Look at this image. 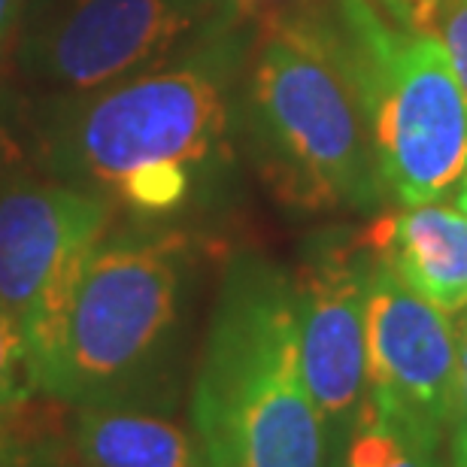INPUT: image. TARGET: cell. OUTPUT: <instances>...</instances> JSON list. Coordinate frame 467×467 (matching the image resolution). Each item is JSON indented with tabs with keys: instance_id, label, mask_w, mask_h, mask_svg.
<instances>
[{
	"instance_id": "6",
	"label": "cell",
	"mask_w": 467,
	"mask_h": 467,
	"mask_svg": "<svg viewBox=\"0 0 467 467\" xmlns=\"http://www.w3.org/2000/svg\"><path fill=\"white\" fill-rule=\"evenodd\" d=\"M116 210L98 192L27 173L0 192V306L22 331L43 395L55 382L82 274Z\"/></svg>"
},
{
	"instance_id": "2",
	"label": "cell",
	"mask_w": 467,
	"mask_h": 467,
	"mask_svg": "<svg viewBox=\"0 0 467 467\" xmlns=\"http://www.w3.org/2000/svg\"><path fill=\"white\" fill-rule=\"evenodd\" d=\"M243 119L252 155L297 210H368L386 198L368 107L328 6L265 18Z\"/></svg>"
},
{
	"instance_id": "12",
	"label": "cell",
	"mask_w": 467,
	"mask_h": 467,
	"mask_svg": "<svg viewBox=\"0 0 467 467\" xmlns=\"http://www.w3.org/2000/svg\"><path fill=\"white\" fill-rule=\"evenodd\" d=\"M441 441L364 400L340 467H441Z\"/></svg>"
},
{
	"instance_id": "9",
	"label": "cell",
	"mask_w": 467,
	"mask_h": 467,
	"mask_svg": "<svg viewBox=\"0 0 467 467\" xmlns=\"http://www.w3.org/2000/svg\"><path fill=\"white\" fill-rule=\"evenodd\" d=\"M368 400L434 441L459 425L455 322L410 292L373 255L368 270Z\"/></svg>"
},
{
	"instance_id": "14",
	"label": "cell",
	"mask_w": 467,
	"mask_h": 467,
	"mask_svg": "<svg viewBox=\"0 0 467 467\" xmlns=\"http://www.w3.org/2000/svg\"><path fill=\"white\" fill-rule=\"evenodd\" d=\"M34 395H43V391L31 352H27L22 331L0 306V419L18 416L34 400Z\"/></svg>"
},
{
	"instance_id": "11",
	"label": "cell",
	"mask_w": 467,
	"mask_h": 467,
	"mask_svg": "<svg viewBox=\"0 0 467 467\" xmlns=\"http://www.w3.org/2000/svg\"><path fill=\"white\" fill-rule=\"evenodd\" d=\"M67 450L70 467H207L198 437L134 400L77 404Z\"/></svg>"
},
{
	"instance_id": "18",
	"label": "cell",
	"mask_w": 467,
	"mask_h": 467,
	"mask_svg": "<svg viewBox=\"0 0 467 467\" xmlns=\"http://www.w3.org/2000/svg\"><path fill=\"white\" fill-rule=\"evenodd\" d=\"M18 9H22V0H0V49L18 22Z\"/></svg>"
},
{
	"instance_id": "8",
	"label": "cell",
	"mask_w": 467,
	"mask_h": 467,
	"mask_svg": "<svg viewBox=\"0 0 467 467\" xmlns=\"http://www.w3.org/2000/svg\"><path fill=\"white\" fill-rule=\"evenodd\" d=\"M368 270L361 234L328 231L306 246L292 276L306 386L328 443L349 434L368 400Z\"/></svg>"
},
{
	"instance_id": "1",
	"label": "cell",
	"mask_w": 467,
	"mask_h": 467,
	"mask_svg": "<svg viewBox=\"0 0 467 467\" xmlns=\"http://www.w3.org/2000/svg\"><path fill=\"white\" fill-rule=\"evenodd\" d=\"M246 43L228 25L143 73L77 98L46 140L55 180L137 216H171L225 149Z\"/></svg>"
},
{
	"instance_id": "5",
	"label": "cell",
	"mask_w": 467,
	"mask_h": 467,
	"mask_svg": "<svg viewBox=\"0 0 467 467\" xmlns=\"http://www.w3.org/2000/svg\"><path fill=\"white\" fill-rule=\"evenodd\" d=\"M386 194L400 207L452 194L467 173V95L431 34L395 27L370 0H331Z\"/></svg>"
},
{
	"instance_id": "20",
	"label": "cell",
	"mask_w": 467,
	"mask_h": 467,
	"mask_svg": "<svg viewBox=\"0 0 467 467\" xmlns=\"http://www.w3.org/2000/svg\"><path fill=\"white\" fill-rule=\"evenodd\" d=\"M455 207H459L467 216V173H464V180L459 182V189H455Z\"/></svg>"
},
{
	"instance_id": "10",
	"label": "cell",
	"mask_w": 467,
	"mask_h": 467,
	"mask_svg": "<svg viewBox=\"0 0 467 467\" xmlns=\"http://www.w3.org/2000/svg\"><path fill=\"white\" fill-rule=\"evenodd\" d=\"M410 292L446 316L467 310V216L450 203H419L377 219L361 234Z\"/></svg>"
},
{
	"instance_id": "16",
	"label": "cell",
	"mask_w": 467,
	"mask_h": 467,
	"mask_svg": "<svg viewBox=\"0 0 467 467\" xmlns=\"http://www.w3.org/2000/svg\"><path fill=\"white\" fill-rule=\"evenodd\" d=\"M22 173H25V146L22 137L16 134V121L9 116L6 104L0 100V192Z\"/></svg>"
},
{
	"instance_id": "13",
	"label": "cell",
	"mask_w": 467,
	"mask_h": 467,
	"mask_svg": "<svg viewBox=\"0 0 467 467\" xmlns=\"http://www.w3.org/2000/svg\"><path fill=\"white\" fill-rule=\"evenodd\" d=\"M400 22L410 31L431 34L443 46L455 79L467 95V0H416Z\"/></svg>"
},
{
	"instance_id": "17",
	"label": "cell",
	"mask_w": 467,
	"mask_h": 467,
	"mask_svg": "<svg viewBox=\"0 0 467 467\" xmlns=\"http://www.w3.org/2000/svg\"><path fill=\"white\" fill-rule=\"evenodd\" d=\"M455 343H459V425H462L467 422V310L462 316V322L455 325Z\"/></svg>"
},
{
	"instance_id": "21",
	"label": "cell",
	"mask_w": 467,
	"mask_h": 467,
	"mask_svg": "<svg viewBox=\"0 0 467 467\" xmlns=\"http://www.w3.org/2000/svg\"><path fill=\"white\" fill-rule=\"evenodd\" d=\"M382 4H386V6L391 9V13H395V16L400 18V16H404V13H407V9H410V6H413V4H416V0H382Z\"/></svg>"
},
{
	"instance_id": "15",
	"label": "cell",
	"mask_w": 467,
	"mask_h": 467,
	"mask_svg": "<svg viewBox=\"0 0 467 467\" xmlns=\"http://www.w3.org/2000/svg\"><path fill=\"white\" fill-rule=\"evenodd\" d=\"M18 416L0 419V467H46L49 462L46 443L25 428H18Z\"/></svg>"
},
{
	"instance_id": "19",
	"label": "cell",
	"mask_w": 467,
	"mask_h": 467,
	"mask_svg": "<svg viewBox=\"0 0 467 467\" xmlns=\"http://www.w3.org/2000/svg\"><path fill=\"white\" fill-rule=\"evenodd\" d=\"M450 467H467V422L455 428L452 437V464Z\"/></svg>"
},
{
	"instance_id": "7",
	"label": "cell",
	"mask_w": 467,
	"mask_h": 467,
	"mask_svg": "<svg viewBox=\"0 0 467 467\" xmlns=\"http://www.w3.org/2000/svg\"><path fill=\"white\" fill-rule=\"evenodd\" d=\"M222 0H73L27 46V70L61 95H91L167 61Z\"/></svg>"
},
{
	"instance_id": "4",
	"label": "cell",
	"mask_w": 467,
	"mask_h": 467,
	"mask_svg": "<svg viewBox=\"0 0 467 467\" xmlns=\"http://www.w3.org/2000/svg\"><path fill=\"white\" fill-rule=\"evenodd\" d=\"M192 243L167 228H109L73 297L49 398L134 400L182 319Z\"/></svg>"
},
{
	"instance_id": "3",
	"label": "cell",
	"mask_w": 467,
	"mask_h": 467,
	"mask_svg": "<svg viewBox=\"0 0 467 467\" xmlns=\"http://www.w3.org/2000/svg\"><path fill=\"white\" fill-rule=\"evenodd\" d=\"M192 428L207 467H325L328 428L306 386L292 276L258 255L222 276Z\"/></svg>"
}]
</instances>
